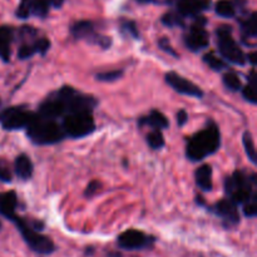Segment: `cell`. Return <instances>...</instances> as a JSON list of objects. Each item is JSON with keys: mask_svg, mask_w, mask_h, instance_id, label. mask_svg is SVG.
<instances>
[{"mask_svg": "<svg viewBox=\"0 0 257 257\" xmlns=\"http://www.w3.org/2000/svg\"><path fill=\"white\" fill-rule=\"evenodd\" d=\"M220 146L221 135L218 125L212 119H208L206 127L188 140L186 156L192 162H198L215 155Z\"/></svg>", "mask_w": 257, "mask_h": 257, "instance_id": "cell-1", "label": "cell"}, {"mask_svg": "<svg viewBox=\"0 0 257 257\" xmlns=\"http://www.w3.org/2000/svg\"><path fill=\"white\" fill-rule=\"evenodd\" d=\"M25 130L28 138L38 146L55 145L65 138L64 132L57 120L43 118L38 113Z\"/></svg>", "mask_w": 257, "mask_h": 257, "instance_id": "cell-2", "label": "cell"}, {"mask_svg": "<svg viewBox=\"0 0 257 257\" xmlns=\"http://www.w3.org/2000/svg\"><path fill=\"white\" fill-rule=\"evenodd\" d=\"M9 221H12V222L14 223L15 227L18 228L19 233L22 235L24 242L27 243L28 247H29L33 252L42 256H49L52 255L53 252H55L57 246L54 245L52 238L43 235L42 232L35 231L34 228L29 225V222L25 221L24 218L19 217L18 215H14Z\"/></svg>", "mask_w": 257, "mask_h": 257, "instance_id": "cell-3", "label": "cell"}, {"mask_svg": "<svg viewBox=\"0 0 257 257\" xmlns=\"http://www.w3.org/2000/svg\"><path fill=\"white\" fill-rule=\"evenodd\" d=\"M216 38H217V47L221 57L225 58L227 62L235 65L246 64V55L240 45L232 38V27L231 25H220L216 29Z\"/></svg>", "mask_w": 257, "mask_h": 257, "instance_id": "cell-4", "label": "cell"}, {"mask_svg": "<svg viewBox=\"0 0 257 257\" xmlns=\"http://www.w3.org/2000/svg\"><path fill=\"white\" fill-rule=\"evenodd\" d=\"M54 93L62 99L65 107V114L79 112L93 113L94 108L98 105L97 98L89 94H84L79 90H75L69 85H64Z\"/></svg>", "mask_w": 257, "mask_h": 257, "instance_id": "cell-5", "label": "cell"}, {"mask_svg": "<svg viewBox=\"0 0 257 257\" xmlns=\"http://www.w3.org/2000/svg\"><path fill=\"white\" fill-rule=\"evenodd\" d=\"M62 127L65 137L69 138H83L85 136L92 135L95 131V123L93 119V113L79 112L68 113L62 117Z\"/></svg>", "mask_w": 257, "mask_h": 257, "instance_id": "cell-6", "label": "cell"}, {"mask_svg": "<svg viewBox=\"0 0 257 257\" xmlns=\"http://www.w3.org/2000/svg\"><path fill=\"white\" fill-rule=\"evenodd\" d=\"M70 33L77 40H85L90 44L99 45L103 49H109L112 45V38L99 34L95 30V24L90 20H78L70 27Z\"/></svg>", "mask_w": 257, "mask_h": 257, "instance_id": "cell-7", "label": "cell"}, {"mask_svg": "<svg viewBox=\"0 0 257 257\" xmlns=\"http://www.w3.org/2000/svg\"><path fill=\"white\" fill-rule=\"evenodd\" d=\"M35 115L37 113L27 109L23 105L9 107L0 112V124L5 131L25 130Z\"/></svg>", "mask_w": 257, "mask_h": 257, "instance_id": "cell-8", "label": "cell"}, {"mask_svg": "<svg viewBox=\"0 0 257 257\" xmlns=\"http://www.w3.org/2000/svg\"><path fill=\"white\" fill-rule=\"evenodd\" d=\"M207 19L202 15L193 18V23L188 28V32L183 35V43L191 52H200L210 45V35L206 30Z\"/></svg>", "mask_w": 257, "mask_h": 257, "instance_id": "cell-9", "label": "cell"}, {"mask_svg": "<svg viewBox=\"0 0 257 257\" xmlns=\"http://www.w3.org/2000/svg\"><path fill=\"white\" fill-rule=\"evenodd\" d=\"M155 242V236L147 235L143 231L135 230V228L124 231L117 238L118 247L125 251L147 250V248L153 247Z\"/></svg>", "mask_w": 257, "mask_h": 257, "instance_id": "cell-10", "label": "cell"}, {"mask_svg": "<svg viewBox=\"0 0 257 257\" xmlns=\"http://www.w3.org/2000/svg\"><path fill=\"white\" fill-rule=\"evenodd\" d=\"M49 0H20L15 15L23 20L29 19L30 17H37L44 19L48 17L50 10Z\"/></svg>", "mask_w": 257, "mask_h": 257, "instance_id": "cell-11", "label": "cell"}, {"mask_svg": "<svg viewBox=\"0 0 257 257\" xmlns=\"http://www.w3.org/2000/svg\"><path fill=\"white\" fill-rule=\"evenodd\" d=\"M165 80L168 85H171V87H172L176 92L180 93V94L197 98V99H201V98L205 95L203 90L201 89L198 85L190 82V80L183 78L182 75H180L176 72L166 73Z\"/></svg>", "mask_w": 257, "mask_h": 257, "instance_id": "cell-12", "label": "cell"}, {"mask_svg": "<svg viewBox=\"0 0 257 257\" xmlns=\"http://www.w3.org/2000/svg\"><path fill=\"white\" fill-rule=\"evenodd\" d=\"M210 210L223 221V226L226 228L235 227L240 223V213H238L237 205L232 202L230 198H223V200L218 201Z\"/></svg>", "mask_w": 257, "mask_h": 257, "instance_id": "cell-13", "label": "cell"}, {"mask_svg": "<svg viewBox=\"0 0 257 257\" xmlns=\"http://www.w3.org/2000/svg\"><path fill=\"white\" fill-rule=\"evenodd\" d=\"M38 114L43 118L57 120L58 118H62L65 115V107L62 99L55 93H52L40 103Z\"/></svg>", "mask_w": 257, "mask_h": 257, "instance_id": "cell-14", "label": "cell"}, {"mask_svg": "<svg viewBox=\"0 0 257 257\" xmlns=\"http://www.w3.org/2000/svg\"><path fill=\"white\" fill-rule=\"evenodd\" d=\"M211 0H176L177 12L183 18H195L210 9Z\"/></svg>", "mask_w": 257, "mask_h": 257, "instance_id": "cell-15", "label": "cell"}, {"mask_svg": "<svg viewBox=\"0 0 257 257\" xmlns=\"http://www.w3.org/2000/svg\"><path fill=\"white\" fill-rule=\"evenodd\" d=\"M15 30L9 25H2L0 27V59L8 63L12 55V44L14 42Z\"/></svg>", "mask_w": 257, "mask_h": 257, "instance_id": "cell-16", "label": "cell"}, {"mask_svg": "<svg viewBox=\"0 0 257 257\" xmlns=\"http://www.w3.org/2000/svg\"><path fill=\"white\" fill-rule=\"evenodd\" d=\"M138 125L142 127V125H150L153 130H167L170 127V120L167 119L165 114L162 112L157 109H152L147 115L140 118L138 120Z\"/></svg>", "mask_w": 257, "mask_h": 257, "instance_id": "cell-17", "label": "cell"}, {"mask_svg": "<svg viewBox=\"0 0 257 257\" xmlns=\"http://www.w3.org/2000/svg\"><path fill=\"white\" fill-rule=\"evenodd\" d=\"M18 206V197L14 191L0 193V215L7 220H10L15 213Z\"/></svg>", "mask_w": 257, "mask_h": 257, "instance_id": "cell-18", "label": "cell"}, {"mask_svg": "<svg viewBox=\"0 0 257 257\" xmlns=\"http://www.w3.org/2000/svg\"><path fill=\"white\" fill-rule=\"evenodd\" d=\"M15 175L23 181H28L32 178L33 172H34V166H33L32 160L27 155H19L15 158L14 162Z\"/></svg>", "mask_w": 257, "mask_h": 257, "instance_id": "cell-19", "label": "cell"}, {"mask_svg": "<svg viewBox=\"0 0 257 257\" xmlns=\"http://www.w3.org/2000/svg\"><path fill=\"white\" fill-rule=\"evenodd\" d=\"M196 183L198 187L205 192H210L212 190V168L210 165H202L195 172Z\"/></svg>", "mask_w": 257, "mask_h": 257, "instance_id": "cell-20", "label": "cell"}, {"mask_svg": "<svg viewBox=\"0 0 257 257\" xmlns=\"http://www.w3.org/2000/svg\"><path fill=\"white\" fill-rule=\"evenodd\" d=\"M241 32H242V39H255L257 35V24H256V13H250V15L240 22Z\"/></svg>", "mask_w": 257, "mask_h": 257, "instance_id": "cell-21", "label": "cell"}, {"mask_svg": "<svg viewBox=\"0 0 257 257\" xmlns=\"http://www.w3.org/2000/svg\"><path fill=\"white\" fill-rule=\"evenodd\" d=\"M215 12L218 17L231 19L236 17V8L232 0H218L215 5Z\"/></svg>", "mask_w": 257, "mask_h": 257, "instance_id": "cell-22", "label": "cell"}, {"mask_svg": "<svg viewBox=\"0 0 257 257\" xmlns=\"http://www.w3.org/2000/svg\"><path fill=\"white\" fill-rule=\"evenodd\" d=\"M161 22L167 28H186L185 18L176 10V12H167L162 15Z\"/></svg>", "mask_w": 257, "mask_h": 257, "instance_id": "cell-23", "label": "cell"}, {"mask_svg": "<svg viewBox=\"0 0 257 257\" xmlns=\"http://www.w3.org/2000/svg\"><path fill=\"white\" fill-rule=\"evenodd\" d=\"M119 32L122 33V35H124V37H130L135 40L140 39V32H138L137 24H136V22H133V20L120 19Z\"/></svg>", "mask_w": 257, "mask_h": 257, "instance_id": "cell-24", "label": "cell"}, {"mask_svg": "<svg viewBox=\"0 0 257 257\" xmlns=\"http://www.w3.org/2000/svg\"><path fill=\"white\" fill-rule=\"evenodd\" d=\"M242 143L243 147H245V152L247 155V158L253 163V165H257V153L255 148V143H253V138L251 132L246 131L242 136Z\"/></svg>", "mask_w": 257, "mask_h": 257, "instance_id": "cell-25", "label": "cell"}, {"mask_svg": "<svg viewBox=\"0 0 257 257\" xmlns=\"http://www.w3.org/2000/svg\"><path fill=\"white\" fill-rule=\"evenodd\" d=\"M203 62H205L211 69L216 70V72H221V70L227 68L226 62H223V60L221 59V58H218L213 52L206 53V54L203 55Z\"/></svg>", "mask_w": 257, "mask_h": 257, "instance_id": "cell-26", "label": "cell"}, {"mask_svg": "<svg viewBox=\"0 0 257 257\" xmlns=\"http://www.w3.org/2000/svg\"><path fill=\"white\" fill-rule=\"evenodd\" d=\"M222 82L225 84V87L227 88L231 92H238L242 88V83H241V79L238 78V75L233 72L225 73L222 77Z\"/></svg>", "mask_w": 257, "mask_h": 257, "instance_id": "cell-27", "label": "cell"}, {"mask_svg": "<svg viewBox=\"0 0 257 257\" xmlns=\"http://www.w3.org/2000/svg\"><path fill=\"white\" fill-rule=\"evenodd\" d=\"M146 141H147L148 146L153 150H161L165 146V138H163L162 132L158 130H153L152 132L148 133Z\"/></svg>", "mask_w": 257, "mask_h": 257, "instance_id": "cell-28", "label": "cell"}, {"mask_svg": "<svg viewBox=\"0 0 257 257\" xmlns=\"http://www.w3.org/2000/svg\"><path fill=\"white\" fill-rule=\"evenodd\" d=\"M124 74V70L115 69V70H107V72H100L95 74V79L99 82H115L120 79Z\"/></svg>", "mask_w": 257, "mask_h": 257, "instance_id": "cell-29", "label": "cell"}, {"mask_svg": "<svg viewBox=\"0 0 257 257\" xmlns=\"http://www.w3.org/2000/svg\"><path fill=\"white\" fill-rule=\"evenodd\" d=\"M33 47H34L35 54L45 55L50 49V40L48 38H38V39L33 40Z\"/></svg>", "mask_w": 257, "mask_h": 257, "instance_id": "cell-30", "label": "cell"}, {"mask_svg": "<svg viewBox=\"0 0 257 257\" xmlns=\"http://www.w3.org/2000/svg\"><path fill=\"white\" fill-rule=\"evenodd\" d=\"M34 54H35V50H34V47H33V42L32 43L24 42L22 45H20L19 49H18V58L22 60L29 59V58H32Z\"/></svg>", "mask_w": 257, "mask_h": 257, "instance_id": "cell-31", "label": "cell"}, {"mask_svg": "<svg viewBox=\"0 0 257 257\" xmlns=\"http://www.w3.org/2000/svg\"><path fill=\"white\" fill-rule=\"evenodd\" d=\"M157 44H158V48H160V49L162 50V52L167 53V54L171 55V57L176 58V59H177V58L180 57V55H178V53L175 50V48H173L172 45H171V42H170V39H168V38L162 37V38H161V39H158Z\"/></svg>", "mask_w": 257, "mask_h": 257, "instance_id": "cell-32", "label": "cell"}, {"mask_svg": "<svg viewBox=\"0 0 257 257\" xmlns=\"http://www.w3.org/2000/svg\"><path fill=\"white\" fill-rule=\"evenodd\" d=\"M243 215L247 218H253L257 216V196L251 198L243 205Z\"/></svg>", "mask_w": 257, "mask_h": 257, "instance_id": "cell-33", "label": "cell"}, {"mask_svg": "<svg viewBox=\"0 0 257 257\" xmlns=\"http://www.w3.org/2000/svg\"><path fill=\"white\" fill-rule=\"evenodd\" d=\"M241 92H242V97L247 100L251 104H256L257 103V92L253 87H251L250 84H247L246 87L241 88Z\"/></svg>", "mask_w": 257, "mask_h": 257, "instance_id": "cell-34", "label": "cell"}, {"mask_svg": "<svg viewBox=\"0 0 257 257\" xmlns=\"http://www.w3.org/2000/svg\"><path fill=\"white\" fill-rule=\"evenodd\" d=\"M100 188V182L99 181L94 180V181H90L89 183L87 185V187H85L84 190V197L85 198H90L93 197V196L95 195V193L99 191Z\"/></svg>", "mask_w": 257, "mask_h": 257, "instance_id": "cell-35", "label": "cell"}, {"mask_svg": "<svg viewBox=\"0 0 257 257\" xmlns=\"http://www.w3.org/2000/svg\"><path fill=\"white\" fill-rule=\"evenodd\" d=\"M13 180V175L10 172L8 165H5L3 161H0V181L5 183H10Z\"/></svg>", "mask_w": 257, "mask_h": 257, "instance_id": "cell-36", "label": "cell"}, {"mask_svg": "<svg viewBox=\"0 0 257 257\" xmlns=\"http://www.w3.org/2000/svg\"><path fill=\"white\" fill-rule=\"evenodd\" d=\"M176 120H177L178 127H183L188 120V113L185 109H180L176 114Z\"/></svg>", "mask_w": 257, "mask_h": 257, "instance_id": "cell-37", "label": "cell"}, {"mask_svg": "<svg viewBox=\"0 0 257 257\" xmlns=\"http://www.w3.org/2000/svg\"><path fill=\"white\" fill-rule=\"evenodd\" d=\"M232 3L236 8V12H237V10L243 12L246 8V5H247V0H232Z\"/></svg>", "mask_w": 257, "mask_h": 257, "instance_id": "cell-38", "label": "cell"}, {"mask_svg": "<svg viewBox=\"0 0 257 257\" xmlns=\"http://www.w3.org/2000/svg\"><path fill=\"white\" fill-rule=\"evenodd\" d=\"M248 84L251 85V87H253L255 89H257V75H256V70L252 69L250 73V77H248Z\"/></svg>", "mask_w": 257, "mask_h": 257, "instance_id": "cell-39", "label": "cell"}, {"mask_svg": "<svg viewBox=\"0 0 257 257\" xmlns=\"http://www.w3.org/2000/svg\"><path fill=\"white\" fill-rule=\"evenodd\" d=\"M29 225L32 226V227L34 228L35 231H38V232H42V231L44 230V227H45L44 223H43L42 221H38V220L37 221H33V222H30Z\"/></svg>", "mask_w": 257, "mask_h": 257, "instance_id": "cell-40", "label": "cell"}, {"mask_svg": "<svg viewBox=\"0 0 257 257\" xmlns=\"http://www.w3.org/2000/svg\"><path fill=\"white\" fill-rule=\"evenodd\" d=\"M246 60H248V62H250V64L252 65V67H255L256 65V53L252 52V53H250V54L246 55Z\"/></svg>", "mask_w": 257, "mask_h": 257, "instance_id": "cell-41", "label": "cell"}, {"mask_svg": "<svg viewBox=\"0 0 257 257\" xmlns=\"http://www.w3.org/2000/svg\"><path fill=\"white\" fill-rule=\"evenodd\" d=\"M49 3L50 7L59 9V8H62L63 4H64V0H49Z\"/></svg>", "mask_w": 257, "mask_h": 257, "instance_id": "cell-42", "label": "cell"}, {"mask_svg": "<svg viewBox=\"0 0 257 257\" xmlns=\"http://www.w3.org/2000/svg\"><path fill=\"white\" fill-rule=\"evenodd\" d=\"M84 253H85V256H92L93 253H94V247H93V246H89V247L85 248Z\"/></svg>", "mask_w": 257, "mask_h": 257, "instance_id": "cell-43", "label": "cell"}, {"mask_svg": "<svg viewBox=\"0 0 257 257\" xmlns=\"http://www.w3.org/2000/svg\"><path fill=\"white\" fill-rule=\"evenodd\" d=\"M138 4H152V3H156V0H136Z\"/></svg>", "mask_w": 257, "mask_h": 257, "instance_id": "cell-44", "label": "cell"}, {"mask_svg": "<svg viewBox=\"0 0 257 257\" xmlns=\"http://www.w3.org/2000/svg\"><path fill=\"white\" fill-rule=\"evenodd\" d=\"M108 257H123V255L120 252H117V251H114V252L108 253Z\"/></svg>", "mask_w": 257, "mask_h": 257, "instance_id": "cell-45", "label": "cell"}, {"mask_svg": "<svg viewBox=\"0 0 257 257\" xmlns=\"http://www.w3.org/2000/svg\"><path fill=\"white\" fill-rule=\"evenodd\" d=\"M158 2H160V0H156V3H158ZM163 2H165V3H171V2H172V0H163Z\"/></svg>", "mask_w": 257, "mask_h": 257, "instance_id": "cell-46", "label": "cell"}, {"mask_svg": "<svg viewBox=\"0 0 257 257\" xmlns=\"http://www.w3.org/2000/svg\"><path fill=\"white\" fill-rule=\"evenodd\" d=\"M2 228H3V225H2V222H0V231H2Z\"/></svg>", "mask_w": 257, "mask_h": 257, "instance_id": "cell-47", "label": "cell"}]
</instances>
